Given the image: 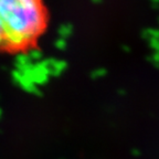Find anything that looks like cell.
Listing matches in <instances>:
<instances>
[{
    "mask_svg": "<svg viewBox=\"0 0 159 159\" xmlns=\"http://www.w3.org/2000/svg\"><path fill=\"white\" fill-rule=\"evenodd\" d=\"M44 0H0V54H27L49 27Z\"/></svg>",
    "mask_w": 159,
    "mask_h": 159,
    "instance_id": "1",
    "label": "cell"
}]
</instances>
